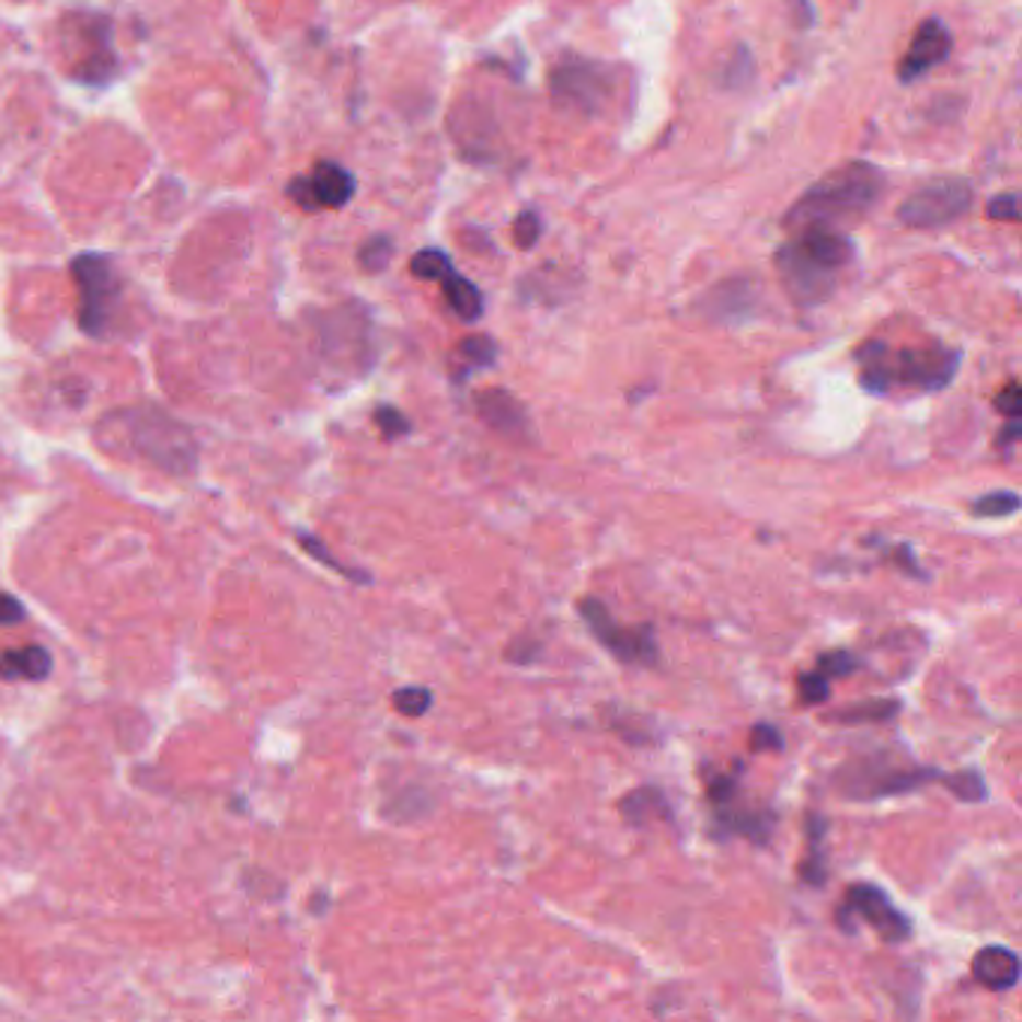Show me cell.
I'll return each instance as SVG.
<instances>
[{"instance_id": "obj_1", "label": "cell", "mask_w": 1022, "mask_h": 1022, "mask_svg": "<svg viewBox=\"0 0 1022 1022\" xmlns=\"http://www.w3.org/2000/svg\"><path fill=\"white\" fill-rule=\"evenodd\" d=\"M885 190V174L870 162H849L842 169L828 171L801 195L795 207L785 214L783 226L792 231L801 228H837L842 222L861 219L879 202ZM840 231V228H837Z\"/></svg>"}, {"instance_id": "obj_2", "label": "cell", "mask_w": 1022, "mask_h": 1022, "mask_svg": "<svg viewBox=\"0 0 1022 1022\" xmlns=\"http://www.w3.org/2000/svg\"><path fill=\"white\" fill-rule=\"evenodd\" d=\"M858 364H861V384L870 393H887L897 381L918 390H942L954 381L960 352L939 345L891 352L885 342H866L863 348H858Z\"/></svg>"}, {"instance_id": "obj_3", "label": "cell", "mask_w": 1022, "mask_h": 1022, "mask_svg": "<svg viewBox=\"0 0 1022 1022\" xmlns=\"http://www.w3.org/2000/svg\"><path fill=\"white\" fill-rule=\"evenodd\" d=\"M942 773L935 768H920L911 761H897L891 756H852L840 765V771L834 773V785L840 789L842 797L852 801H882V797L906 795L915 792L930 780H939Z\"/></svg>"}, {"instance_id": "obj_4", "label": "cell", "mask_w": 1022, "mask_h": 1022, "mask_svg": "<svg viewBox=\"0 0 1022 1022\" xmlns=\"http://www.w3.org/2000/svg\"><path fill=\"white\" fill-rule=\"evenodd\" d=\"M579 618L609 654L627 666H657L659 645L651 627H624L615 621L609 606L597 597H582Z\"/></svg>"}, {"instance_id": "obj_5", "label": "cell", "mask_w": 1022, "mask_h": 1022, "mask_svg": "<svg viewBox=\"0 0 1022 1022\" xmlns=\"http://www.w3.org/2000/svg\"><path fill=\"white\" fill-rule=\"evenodd\" d=\"M972 198V183L963 177H932L897 207V216L909 228H942L966 216Z\"/></svg>"}, {"instance_id": "obj_6", "label": "cell", "mask_w": 1022, "mask_h": 1022, "mask_svg": "<svg viewBox=\"0 0 1022 1022\" xmlns=\"http://www.w3.org/2000/svg\"><path fill=\"white\" fill-rule=\"evenodd\" d=\"M612 69L585 57H564L552 69V96L558 105L579 114H600L612 100Z\"/></svg>"}, {"instance_id": "obj_7", "label": "cell", "mask_w": 1022, "mask_h": 1022, "mask_svg": "<svg viewBox=\"0 0 1022 1022\" xmlns=\"http://www.w3.org/2000/svg\"><path fill=\"white\" fill-rule=\"evenodd\" d=\"M69 271H72V279L81 291V330L91 336H103L108 319H112L114 303H117V295H120L112 262L105 255H96V252H84L79 259H72Z\"/></svg>"}, {"instance_id": "obj_8", "label": "cell", "mask_w": 1022, "mask_h": 1022, "mask_svg": "<svg viewBox=\"0 0 1022 1022\" xmlns=\"http://www.w3.org/2000/svg\"><path fill=\"white\" fill-rule=\"evenodd\" d=\"M129 423H133V444L148 456L150 462L174 468V471L193 466V441H190V435L177 423L169 421L165 414H160V411H138V414L129 417Z\"/></svg>"}, {"instance_id": "obj_9", "label": "cell", "mask_w": 1022, "mask_h": 1022, "mask_svg": "<svg viewBox=\"0 0 1022 1022\" xmlns=\"http://www.w3.org/2000/svg\"><path fill=\"white\" fill-rule=\"evenodd\" d=\"M854 918L866 920L887 944L906 942L911 935V920L887 899L885 891L873 885H854L846 891L837 920L842 923V930H852Z\"/></svg>"}, {"instance_id": "obj_10", "label": "cell", "mask_w": 1022, "mask_h": 1022, "mask_svg": "<svg viewBox=\"0 0 1022 1022\" xmlns=\"http://www.w3.org/2000/svg\"><path fill=\"white\" fill-rule=\"evenodd\" d=\"M777 267H780L785 291L795 297L801 307H816L834 295V273L837 271H828V267L813 262L809 255L801 252L797 243H785L783 250L777 252Z\"/></svg>"}, {"instance_id": "obj_11", "label": "cell", "mask_w": 1022, "mask_h": 1022, "mask_svg": "<svg viewBox=\"0 0 1022 1022\" xmlns=\"http://www.w3.org/2000/svg\"><path fill=\"white\" fill-rule=\"evenodd\" d=\"M951 46H954V39H951V31L944 27L939 19H927V22H920L918 34L911 36V46L906 51V57L899 60V81H915L920 79L927 69L939 67L944 57L951 55Z\"/></svg>"}, {"instance_id": "obj_12", "label": "cell", "mask_w": 1022, "mask_h": 1022, "mask_svg": "<svg viewBox=\"0 0 1022 1022\" xmlns=\"http://www.w3.org/2000/svg\"><path fill=\"white\" fill-rule=\"evenodd\" d=\"M478 414L483 417L489 429L501 432L507 438H519L523 441L528 429H531V421L525 414L523 402L510 397L507 390H483V393H478Z\"/></svg>"}, {"instance_id": "obj_13", "label": "cell", "mask_w": 1022, "mask_h": 1022, "mask_svg": "<svg viewBox=\"0 0 1022 1022\" xmlns=\"http://www.w3.org/2000/svg\"><path fill=\"white\" fill-rule=\"evenodd\" d=\"M972 975L980 987L992 992H1004L1020 984V956L1004 944H987L972 960Z\"/></svg>"}, {"instance_id": "obj_14", "label": "cell", "mask_w": 1022, "mask_h": 1022, "mask_svg": "<svg viewBox=\"0 0 1022 1022\" xmlns=\"http://www.w3.org/2000/svg\"><path fill=\"white\" fill-rule=\"evenodd\" d=\"M801 238L795 240L804 255H809L813 262L828 267V271H840L846 264L852 262V243L849 238L837 231V228H801L797 231Z\"/></svg>"}, {"instance_id": "obj_15", "label": "cell", "mask_w": 1022, "mask_h": 1022, "mask_svg": "<svg viewBox=\"0 0 1022 1022\" xmlns=\"http://www.w3.org/2000/svg\"><path fill=\"white\" fill-rule=\"evenodd\" d=\"M312 198L315 207H345L352 202L357 181L348 169H342L336 162H319L309 174Z\"/></svg>"}, {"instance_id": "obj_16", "label": "cell", "mask_w": 1022, "mask_h": 1022, "mask_svg": "<svg viewBox=\"0 0 1022 1022\" xmlns=\"http://www.w3.org/2000/svg\"><path fill=\"white\" fill-rule=\"evenodd\" d=\"M51 671V657L46 647L27 645L0 657V678L7 681H43Z\"/></svg>"}, {"instance_id": "obj_17", "label": "cell", "mask_w": 1022, "mask_h": 1022, "mask_svg": "<svg viewBox=\"0 0 1022 1022\" xmlns=\"http://www.w3.org/2000/svg\"><path fill=\"white\" fill-rule=\"evenodd\" d=\"M720 828L750 837L753 842H765L771 837L773 813H768V809H735L723 804L720 807Z\"/></svg>"}, {"instance_id": "obj_18", "label": "cell", "mask_w": 1022, "mask_h": 1022, "mask_svg": "<svg viewBox=\"0 0 1022 1022\" xmlns=\"http://www.w3.org/2000/svg\"><path fill=\"white\" fill-rule=\"evenodd\" d=\"M441 288L450 309H453L462 321H478L480 315H483V295H480V288L471 283V279L450 271L441 279Z\"/></svg>"}, {"instance_id": "obj_19", "label": "cell", "mask_w": 1022, "mask_h": 1022, "mask_svg": "<svg viewBox=\"0 0 1022 1022\" xmlns=\"http://www.w3.org/2000/svg\"><path fill=\"white\" fill-rule=\"evenodd\" d=\"M618 809H621V816H624L630 825H636V828L647 825L651 818L669 816L666 797H663V792H659V789H654V785H642V789H633L630 795L621 797Z\"/></svg>"}, {"instance_id": "obj_20", "label": "cell", "mask_w": 1022, "mask_h": 1022, "mask_svg": "<svg viewBox=\"0 0 1022 1022\" xmlns=\"http://www.w3.org/2000/svg\"><path fill=\"white\" fill-rule=\"evenodd\" d=\"M897 714V699H866V702L846 704V708H840L830 720H834V723H846V726H861V723H885V720H891V716Z\"/></svg>"}, {"instance_id": "obj_21", "label": "cell", "mask_w": 1022, "mask_h": 1022, "mask_svg": "<svg viewBox=\"0 0 1022 1022\" xmlns=\"http://www.w3.org/2000/svg\"><path fill=\"white\" fill-rule=\"evenodd\" d=\"M807 830H809V858L801 866V875H804V882L809 885H822L825 882V854H822V842H825V830H828V822L825 816H807Z\"/></svg>"}, {"instance_id": "obj_22", "label": "cell", "mask_w": 1022, "mask_h": 1022, "mask_svg": "<svg viewBox=\"0 0 1022 1022\" xmlns=\"http://www.w3.org/2000/svg\"><path fill=\"white\" fill-rule=\"evenodd\" d=\"M942 785L956 795L963 804H980V801H987V783H984V773L975 771V768H968V771L951 773V777H939Z\"/></svg>"}, {"instance_id": "obj_23", "label": "cell", "mask_w": 1022, "mask_h": 1022, "mask_svg": "<svg viewBox=\"0 0 1022 1022\" xmlns=\"http://www.w3.org/2000/svg\"><path fill=\"white\" fill-rule=\"evenodd\" d=\"M1020 510V495L1011 489H1001V492H987L984 498H977L972 504V513L980 519H1008L1013 513Z\"/></svg>"}, {"instance_id": "obj_24", "label": "cell", "mask_w": 1022, "mask_h": 1022, "mask_svg": "<svg viewBox=\"0 0 1022 1022\" xmlns=\"http://www.w3.org/2000/svg\"><path fill=\"white\" fill-rule=\"evenodd\" d=\"M495 357H498V345L489 336H468L459 345V360L466 364V369H486L495 364Z\"/></svg>"}, {"instance_id": "obj_25", "label": "cell", "mask_w": 1022, "mask_h": 1022, "mask_svg": "<svg viewBox=\"0 0 1022 1022\" xmlns=\"http://www.w3.org/2000/svg\"><path fill=\"white\" fill-rule=\"evenodd\" d=\"M409 267L417 279H438V283H441L444 276L453 271V262H450V255L441 250H423L411 259Z\"/></svg>"}, {"instance_id": "obj_26", "label": "cell", "mask_w": 1022, "mask_h": 1022, "mask_svg": "<svg viewBox=\"0 0 1022 1022\" xmlns=\"http://www.w3.org/2000/svg\"><path fill=\"white\" fill-rule=\"evenodd\" d=\"M858 666H861L858 657H854L852 651H842V647L828 651V654H822V657H818V671H822L828 681H834V678H849Z\"/></svg>"}, {"instance_id": "obj_27", "label": "cell", "mask_w": 1022, "mask_h": 1022, "mask_svg": "<svg viewBox=\"0 0 1022 1022\" xmlns=\"http://www.w3.org/2000/svg\"><path fill=\"white\" fill-rule=\"evenodd\" d=\"M393 708L405 716H421L432 708V693L426 687H402L393 693Z\"/></svg>"}, {"instance_id": "obj_28", "label": "cell", "mask_w": 1022, "mask_h": 1022, "mask_svg": "<svg viewBox=\"0 0 1022 1022\" xmlns=\"http://www.w3.org/2000/svg\"><path fill=\"white\" fill-rule=\"evenodd\" d=\"M300 546H303V549H307L309 555H312V558H319V561H324V564H328L330 570H336V573H342V576H348V579H354V582H369V576H366V573H360V570L345 567V564H342V561H336V558L330 555L328 549H324V546H321V540H315V537L300 535Z\"/></svg>"}, {"instance_id": "obj_29", "label": "cell", "mask_w": 1022, "mask_h": 1022, "mask_svg": "<svg viewBox=\"0 0 1022 1022\" xmlns=\"http://www.w3.org/2000/svg\"><path fill=\"white\" fill-rule=\"evenodd\" d=\"M390 255H393V246H390V240H387V238H372V240H366L364 250H360V255H357V259H360V267H364V271L378 273V271H384L387 262H390Z\"/></svg>"}, {"instance_id": "obj_30", "label": "cell", "mask_w": 1022, "mask_h": 1022, "mask_svg": "<svg viewBox=\"0 0 1022 1022\" xmlns=\"http://www.w3.org/2000/svg\"><path fill=\"white\" fill-rule=\"evenodd\" d=\"M797 693L807 704H822L828 702L830 696V681L822 675V671H807V675H801L797 678Z\"/></svg>"}, {"instance_id": "obj_31", "label": "cell", "mask_w": 1022, "mask_h": 1022, "mask_svg": "<svg viewBox=\"0 0 1022 1022\" xmlns=\"http://www.w3.org/2000/svg\"><path fill=\"white\" fill-rule=\"evenodd\" d=\"M540 231H543V226H540L537 214L525 210V214L516 216V226H513V238H516V246H523V250H531V246L537 243V238H540Z\"/></svg>"}, {"instance_id": "obj_32", "label": "cell", "mask_w": 1022, "mask_h": 1022, "mask_svg": "<svg viewBox=\"0 0 1022 1022\" xmlns=\"http://www.w3.org/2000/svg\"><path fill=\"white\" fill-rule=\"evenodd\" d=\"M987 216L989 219H996V222H1020V195H996L987 205Z\"/></svg>"}, {"instance_id": "obj_33", "label": "cell", "mask_w": 1022, "mask_h": 1022, "mask_svg": "<svg viewBox=\"0 0 1022 1022\" xmlns=\"http://www.w3.org/2000/svg\"><path fill=\"white\" fill-rule=\"evenodd\" d=\"M376 423L378 429L384 432V438H399V435H405V432L411 429L409 417L399 409H390V405H381V409L376 411Z\"/></svg>"}, {"instance_id": "obj_34", "label": "cell", "mask_w": 1022, "mask_h": 1022, "mask_svg": "<svg viewBox=\"0 0 1022 1022\" xmlns=\"http://www.w3.org/2000/svg\"><path fill=\"white\" fill-rule=\"evenodd\" d=\"M735 792H738V780H735V773H720V777H714V780L708 783V797L714 801L716 807L732 804V801H735Z\"/></svg>"}, {"instance_id": "obj_35", "label": "cell", "mask_w": 1022, "mask_h": 1022, "mask_svg": "<svg viewBox=\"0 0 1022 1022\" xmlns=\"http://www.w3.org/2000/svg\"><path fill=\"white\" fill-rule=\"evenodd\" d=\"M750 747L759 753H765V750L780 753L785 747V740H783V735H780V728L768 726V723H759V726L753 728Z\"/></svg>"}, {"instance_id": "obj_36", "label": "cell", "mask_w": 1022, "mask_h": 1022, "mask_svg": "<svg viewBox=\"0 0 1022 1022\" xmlns=\"http://www.w3.org/2000/svg\"><path fill=\"white\" fill-rule=\"evenodd\" d=\"M996 409H999L1001 414L1008 417V421H1011V417H1020V414H1022V390H1020V384H1017V381H1011V384L1004 387L999 397H996Z\"/></svg>"}, {"instance_id": "obj_37", "label": "cell", "mask_w": 1022, "mask_h": 1022, "mask_svg": "<svg viewBox=\"0 0 1022 1022\" xmlns=\"http://www.w3.org/2000/svg\"><path fill=\"white\" fill-rule=\"evenodd\" d=\"M24 618V606L12 594H0V624H19Z\"/></svg>"}, {"instance_id": "obj_38", "label": "cell", "mask_w": 1022, "mask_h": 1022, "mask_svg": "<svg viewBox=\"0 0 1022 1022\" xmlns=\"http://www.w3.org/2000/svg\"><path fill=\"white\" fill-rule=\"evenodd\" d=\"M1020 435H1022V426H1020V417H1011V423H1008V426H1004V429H1001V435H999V447L1001 450H1011L1013 444L1020 441Z\"/></svg>"}]
</instances>
